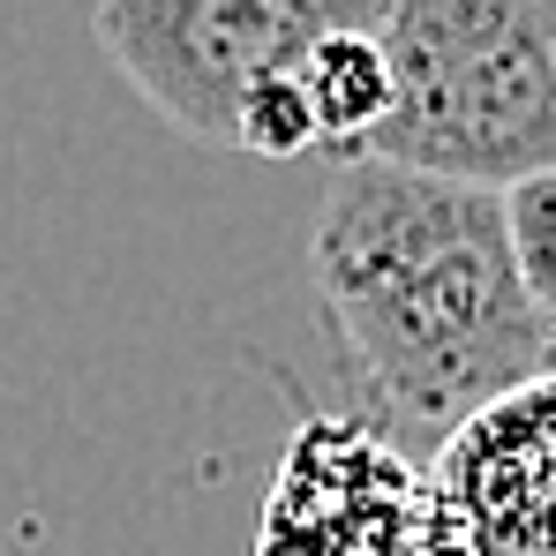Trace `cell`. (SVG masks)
<instances>
[{"mask_svg":"<svg viewBox=\"0 0 556 556\" xmlns=\"http://www.w3.org/2000/svg\"><path fill=\"white\" fill-rule=\"evenodd\" d=\"M308 271L369 406L429 452L496 391L556 369V331L511 256L504 188L346 159L316 203Z\"/></svg>","mask_w":556,"mask_h":556,"instance_id":"1","label":"cell"},{"mask_svg":"<svg viewBox=\"0 0 556 556\" xmlns=\"http://www.w3.org/2000/svg\"><path fill=\"white\" fill-rule=\"evenodd\" d=\"M391 113L362 159L511 188L556 166V0H391Z\"/></svg>","mask_w":556,"mask_h":556,"instance_id":"2","label":"cell"},{"mask_svg":"<svg viewBox=\"0 0 556 556\" xmlns=\"http://www.w3.org/2000/svg\"><path fill=\"white\" fill-rule=\"evenodd\" d=\"M383 15L391 0H91V38L174 136L233 151L256 76L301 68L331 30H383Z\"/></svg>","mask_w":556,"mask_h":556,"instance_id":"3","label":"cell"},{"mask_svg":"<svg viewBox=\"0 0 556 556\" xmlns=\"http://www.w3.org/2000/svg\"><path fill=\"white\" fill-rule=\"evenodd\" d=\"M437 511L466 556H556V369L496 391L437 444Z\"/></svg>","mask_w":556,"mask_h":556,"instance_id":"4","label":"cell"},{"mask_svg":"<svg viewBox=\"0 0 556 556\" xmlns=\"http://www.w3.org/2000/svg\"><path fill=\"white\" fill-rule=\"evenodd\" d=\"M301 91L316 105V151L331 166L362 159V143L376 136V121L391 113V61L376 30H331L308 46L301 61Z\"/></svg>","mask_w":556,"mask_h":556,"instance_id":"5","label":"cell"},{"mask_svg":"<svg viewBox=\"0 0 556 556\" xmlns=\"http://www.w3.org/2000/svg\"><path fill=\"white\" fill-rule=\"evenodd\" d=\"M233 151H256V159H301V151H316V105L301 91V68L256 76L241 91V105H233Z\"/></svg>","mask_w":556,"mask_h":556,"instance_id":"6","label":"cell"},{"mask_svg":"<svg viewBox=\"0 0 556 556\" xmlns=\"http://www.w3.org/2000/svg\"><path fill=\"white\" fill-rule=\"evenodd\" d=\"M504 226H511V256H519V278H527V301L556 331V166L504 188Z\"/></svg>","mask_w":556,"mask_h":556,"instance_id":"7","label":"cell"}]
</instances>
